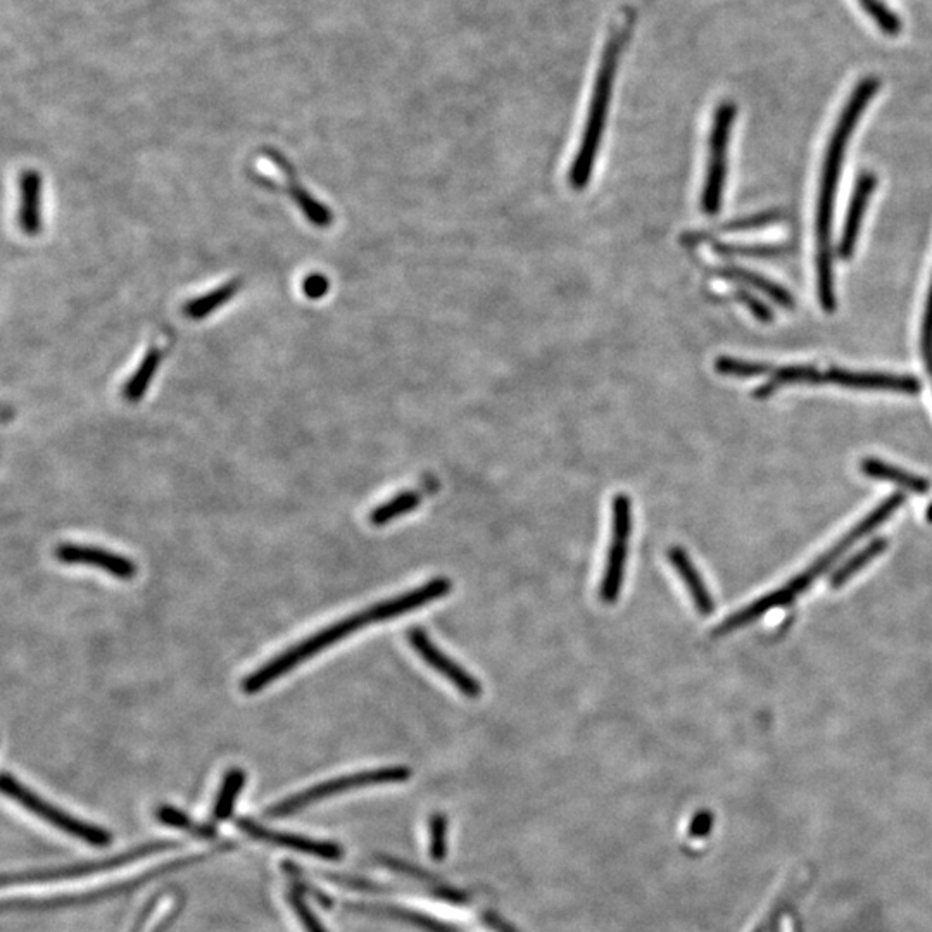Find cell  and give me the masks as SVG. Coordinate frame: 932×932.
I'll list each match as a JSON object with an SVG mask.
<instances>
[{
    "label": "cell",
    "mask_w": 932,
    "mask_h": 932,
    "mask_svg": "<svg viewBox=\"0 0 932 932\" xmlns=\"http://www.w3.org/2000/svg\"><path fill=\"white\" fill-rule=\"evenodd\" d=\"M877 89H879V82L874 78H867L858 85L839 118L836 130L832 133L831 144L825 156L824 171H822V180H820L819 209H817V268H819L820 304L824 306L827 313H831L836 308L834 277H832L831 225L839 171L843 166L844 152H846L851 133L855 130L870 99L876 95Z\"/></svg>",
    "instance_id": "cell-1"
},
{
    "label": "cell",
    "mask_w": 932,
    "mask_h": 932,
    "mask_svg": "<svg viewBox=\"0 0 932 932\" xmlns=\"http://www.w3.org/2000/svg\"><path fill=\"white\" fill-rule=\"evenodd\" d=\"M903 503H905V498H903L901 494H895V496H891V498L886 499V501H882V503L877 506L876 510L863 518L862 522L858 523L857 527H853L841 541L834 544V548H832L831 551H827L825 555L820 556L819 560L815 561L813 565H810L803 574L794 577L789 584L781 587V589L770 592V594L763 596V598L756 599L755 603H751L750 606H746L743 610L734 613L732 617L722 622V625L718 627L715 634H717V636H725V634H729L732 630L741 629L744 625L755 622L758 618L763 617L767 611L793 603L794 599L807 591L808 587L812 586L815 580L827 574L829 568H831L836 561L841 560L844 553H846L851 546H855V544H857L860 539L867 536L869 532L879 527L881 523L886 522Z\"/></svg>",
    "instance_id": "cell-2"
},
{
    "label": "cell",
    "mask_w": 932,
    "mask_h": 932,
    "mask_svg": "<svg viewBox=\"0 0 932 932\" xmlns=\"http://www.w3.org/2000/svg\"><path fill=\"white\" fill-rule=\"evenodd\" d=\"M630 32H632V18L624 19V23H618L613 28L606 42L603 56H601L591 106H589L586 126H584V135H582L579 151L575 154L574 163L570 166V173H568V182L574 190L586 189L592 177V170L596 166V158H598L599 147H601V140L605 133L606 118L610 111L618 61L624 52L625 45L629 42Z\"/></svg>",
    "instance_id": "cell-3"
},
{
    "label": "cell",
    "mask_w": 932,
    "mask_h": 932,
    "mask_svg": "<svg viewBox=\"0 0 932 932\" xmlns=\"http://www.w3.org/2000/svg\"><path fill=\"white\" fill-rule=\"evenodd\" d=\"M397 617H399V610H397L396 601L385 599L382 603L354 613L351 617L342 618L337 624L328 625L327 629L320 630L301 643H297L296 646L285 649L284 653L271 658L270 662L265 663L263 667L247 675L242 681V691L246 694L259 693L265 687L270 686L271 682L280 679L282 675L289 674L290 670H294L297 665L313 658L316 653H322L366 625L378 624V622Z\"/></svg>",
    "instance_id": "cell-4"
},
{
    "label": "cell",
    "mask_w": 932,
    "mask_h": 932,
    "mask_svg": "<svg viewBox=\"0 0 932 932\" xmlns=\"http://www.w3.org/2000/svg\"><path fill=\"white\" fill-rule=\"evenodd\" d=\"M411 770L408 767H384L377 770H363L356 774L342 775L332 781H325L322 784H316L311 788L304 789L301 793L294 794L290 798L271 805L266 810V817L277 819V817H289L294 813L301 812L303 808L308 807L311 803L325 800L335 794L351 791V789L366 788V786H378V784H396L410 779Z\"/></svg>",
    "instance_id": "cell-5"
},
{
    "label": "cell",
    "mask_w": 932,
    "mask_h": 932,
    "mask_svg": "<svg viewBox=\"0 0 932 932\" xmlns=\"http://www.w3.org/2000/svg\"><path fill=\"white\" fill-rule=\"evenodd\" d=\"M211 857L208 853H202V855H194V857L182 858V860H175V862L164 863L158 869L149 870L145 872L140 877H135L132 881L120 882V884H114V886H108V888L97 889V891H90L87 895H78V896H59V898H47V900H16V901H6L4 903V912H9V910H16V912H33V910H56V908H66V907H80V905H92V903H97L101 900H109V898H116V896L126 895V893H132L135 889L144 886L147 882L154 881L158 877L164 876V874H170V872H175V870L183 869L187 865H192V863L202 862L206 858Z\"/></svg>",
    "instance_id": "cell-6"
},
{
    "label": "cell",
    "mask_w": 932,
    "mask_h": 932,
    "mask_svg": "<svg viewBox=\"0 0 932 932\" xmlns=\"http://www.w3.org/2000/svg\"><path fill=\"white\" fill-rule=\"evenodd\" d=\"M734 118H736V106L732 102H722L713 116L705 189L701 196V209L708 216L717 215L722 208L725 177H727V149H729Z\"/></svg>",
    "instance_id": "cell-7"
},
{
    "label": "cell",
    "mask_w": 932,
    "mask_h": 932,
    "mask_svg": "<svg viewBox=\"0 0 932 932\" xmlns=\"http://www.w3.org/2000/svg\"><path fill=\"white\" fill-rule=\"evenodd\" d=\"M178 846H180V843H177V841H152V843L135 846L132 850L120 853L116 857L102 858V860H94V862L75 863L70 867H57V869L26 870V872H18L13 876L6 874L2 879V884L9 886V884H28V882L68 881V879H76V877L90 876L95 872L118 869V867L128 865V863L135 862V860H140V858L149 857V855L161 853V851L173 850Z\"/></svg>",
    "instance_id": "cell-8"
},
{
    "label": "cell",
    "mask_w": 932,
    "mask_h": 932,
    "mask_svg": "<svg viewBox=\"0 0 932 932\" xmlns=\"http://www.w3.org/2000/svg\"><path fill=\"white\" fill-rule=\"evenodd\" d=\"M2 791L9 798L18 801L19 805H23L28 812L35 813L40 819L47 820L49 824L70 834L73 838L82 839L85 843L94 844V846H106V844L113 843V836L108 831L95 825L85 824L82 820L75 819L51 803H47L33 791L25 788L18 779H14L13 775H2Z\"/></svg>",
    "instance_id": "cell-9"
},
{
    "label": "cell",
    "mask_w": 932,
    "mask_h": 932,
    "mask_svg": "<svg viewBox=\"0 0 932 932\" xmlns=\"http://www.w3.org/2000/svg\"><path fill=\"white\" fill-rule=\"evenodd\" d=\"M632 532L630 499L625 494L613 498V520H611V542L606 555L605 574L601 579L599 596L605 605H613L624 586L625 565L629 555V539Z\"/></svg>",
    "instance_id": "cell-10"
},
{
    "label": "cell",
    "mask_w": 932,
    "mask_h": 932,
    "mask_svg": "<svg viewBox=\"0 0 932 932\" xmlns=\"http://www.w3.org/2000/svg\"><path fill=\"white\" fill-rule=\"evenodd\" d=\"M406 637L411 648L415 649L416 653L422 656L423 662L434 668L437 674L444 675L466 698H479L482 694V684L472 674H468L460 663L453 662L444 651L437 648L422 627L408 630Z\"/></svg>",
    "instance_id": "cell-11"
},
{
    "label": "cell",
    "mask_w": 932,
    "mask_h": 932,
    "mask_svg": "<svg viewBox=\"0 0 932 932\" xmlns=\"http://www.w3.org/2000/svg\"><path fill=\"white\" fill-rule=\"evenodd\" d=\"M54 556L64 565H87V567L101 568L116 579L132 580L137 575V565L130 558L118 555L113 551L94 548V546H80V544H59Z\"/></svg>",
    "instance_id": "cell-12"
},
{
    "label": "cell",
    "mask_w": 932,
    "mask_h": 932,
    "mask_svg": "<svg viewBox=\"0 0 932 932\" xmlns=\"http://www.w3.org/2000/svg\"><path fill=\"white\" fill-rule=\"evenodd\" d=\"M237 827H239L240 831L246 832L247 836H251L252 839L282 846V848L297 851V853L323 858V860H339L342 857L341 846L330 843V841L304 838V836L289 834V832L271 831L268 827H263V825H259L258 822L251 819H237Z\"/></svg>",
    "instance_id": "cell-13"
},
{
    "label": "cell",
    "mask_w": 932,
    "mask_h": 932,
    "mask_svg": "<svg viewBox=\"0 0 932 932\" xmlns=\"http://www.w3.org/2000/svg\"><path fill=\"white\" fill-rule=\"evenodd\" d=\"M827 384L841 385L848 389L862 391H893L915 396L920 391L919 380L908 375H891V373L848 372L832 368L824 373Z\"/></svg>",
    "instance_id": "cell-14"
},
{
    "label": "cell",
    "mask_w": 932,
    "mask_h": 932,
    "mask_svg": "<svg viewBox=\"0 0 932 932\" xmlns=\"http://www.w3.org/2000/svg\"><path fill=\"white\" fill-rule=\"evenodd\" d=\"M876 185L877 178L872 173H867V171L858 178L857 187H855L850 208H848L846 223H844L841 242H839L838 256L844 261H848L853 256V251L857 247L858 233H860V227H862L863 215H865L870 196L876 190Z\"/></svg>",
    "instance_id": "cell-15"
},
{
    "label": "cell",
    "mask_w": 932,
    "mask_h": 932,
    "mask_svg": "<svg viewBox=\"0 0 932 932\" xmlns=\"http://www.w3.org/2000/svg\"><path fill=\"white\" fill-rule=\"evenodd\" d=\"M42 177L37 170H25L19 178V227L25 235L35 237L42 232Z\"/></svg>",
    "instance_id": "cell-16"
},
{
    "label": "cell",
    "mask_w": 932,
    "mask_h": 932,
    "mask_svg": "<svg viewBox=\"0 0 932 932\" xmlns=\"http://www.w3.org/2000/svg\"><path fill=\"white\" fill-rule=\"evenodd\" d=\"M271 161L277 164L280 170L284 171L285 178H287V192H289L294 202H296L299 209L303 211L304 216L308 218L309 223H313L315 227L327 228L334 223V213L330 209L322 204L320 201H316L315 197L309 194L308 190L304 189L301 183L297 182L296 171H294V166L287 161V159L278 154V152H270Z\"/></svg>",
    "instance_id": "cell-17"
},
{
    "label": "cell",
    "mask_w": 932,
    "mask_h": 932,
    "mask_svg": "<svg viewBox=\"0 0 932 932\" xmlns=\"http://www.w3.org/2000/svg\"><path fill=\"white\" fill-rule=\"evenodd\" d=\"M668 561L675 568V572L681 575L682 582L686 584L687 591L693 598L694 606L701 615H710L713 611V598L705 580L701 579L698 568L694 567L693 561L689 558L684 549L679 546L668 549Z\"/></svg>",
    "instance_id": "cell-18"
},
{
    "label": "cell",
    "mask_w": 932,
    "mask_h": 932,
    "mask_svg": "<svg viewBox=\"0 0 932 932\" xmlns=\"http://www.w3.org/2000/svg\"><path fill=\"white\" fill-rule=\"evenodd\" d=\"M164 358V349L152 344L147 353H145L139 368L133 372L132 377L128 378L125 387H123V397L128 403H139L140 399L145 396L152 380L158 373L159 365Z\"/></svg>",
    "instance_id": "cell-19"
},
{
    "label": "cell",
    "mask_w": 932,
    "mask_h": 932,
    "mask_svg": "<svg viewBox=\"0 0 932 932\" xmlns=\"http://www.w3.org/2000/svg\"><path fill=\"white\" fill-rule=\"evenodd\" d=\"M862 472L865 473L867 477H870V479L886 480V482L900 485L903 489L915 492V494H926V492L929 491V487H931V484H929L927 480L922 479V477H919V475L905 472V470H901V468L888 465V463H884V461L874 460V458L863 460Z\"/></svg>",
    "instance_id": "cell-20"
},
{
    "label": "cell",
    "mask_w": 932,
    "mask_h": 932,
    "mask_svg": "<svg viewBox=\"0 0 932 932\" xmlns=\"http://www.w3.org/2000/svg\"><path fill=\"white\" fill-rule=\"evenodd\" d=\"M717 275L718 277L727 278V280L739 282V284L750 285L753 289L762 290L763 294L772 297L775 303H779L781 306H786V308H793L794 306L793 297H791L788 290L782 289L781 285L774 284L769 278L760 277L756 273L737 268V266L720 268V270H717Z\"/></svg>",
    "instance_id": "cell-21"
},
{
    "label": "cell",
    "mask_w": 932,
    "mask_h": 932,
    "mask_svg": "<svg viewBox=\"0 0 932 932\" xmlns=\"http://www.w3.org/2000/svg\"><path fill=\"white\" fill-rule=\"evenodd\" d=\"M825 382L824 373H820L813 366H788L775 372L774 377L770 378L767 384L758 387L755 391L756 399H765L772 396L777 389L786 387V385L796 384H822Z\"/></svg>",
    "instance_id": "cell-22"
},
{
    "label": "cell",
    "mask_w": 932,
    "mask_h": 932,
    "mask_svg": "<svg viewBox=\"0 0 932 932\" xmlns=\"http://www.w3.org/2000/svg\"><path fill=\"white\" fill-rule=\"evenodd\" d=\"M240 280H232L218 289L211 290L208 294H202L197 299H192L183 306V313L189 316L190 320H202L206 316L213 315L216 309L225 306L237 292H239Z\"/></svg>",
    "instance_id": "cell-23"
},
{
    "label": "cell",
    "mask_w": 932,
    "mask_h": 932,
    "mask_svg": "<svg viewBox=\"0 0 932 932\" xmlns=\"http://www.w3.org/2000/svg\"><path fill=\"white\" fill-rule=\"evenodd\" d=\"M246 781L247 775L244 770L237 769V767L228 770L225 777H223L220 793H218V798L215 801V808H213V815H211L213 822H223V820L232 817L235 801L239 798L240 791L244 788Z\"/></svg>",
    "instance_id": "cell-24"
},
{
    "label": "cell",
    "mask_w": 932,
    "mask_h": 932,
    "mask_svg": "<svg viewBox=\"0 0 932 932\" xmlns=\"http://www.w3.org/2000/svg\"><path fill=\"white\" fill-rule=\"evenodd\" d=\"M422 503V496L416 491H404L397 494L394 498L378 504L377 508L370 513V523L375 527H384L397 517H403L406 513L416 510Z\"/></svg>",
    "instance_id": "cell-25"
},
{
    "label": "cell",
    "mask_w": 932,
    "mask_h": 932,
    "mask_svg": "<svg viewBox=\"0 0 932 932\" xmlns=\"http://www.w3.org/2000/svg\"><path fill=\"white\" fill-rule=\"evenodd\" d=\"M156 817H158L161 824L170 825V827H175V829H180V831L190 832V834H194L197 838H216V831L213 825L196 822V820L190 819L187 813L180 812V810H177L175 807H170V805H161V807L158 808V812H156Z\"/></svg>",
    "instance_id": "cell-26"
},
{
    "label": "cell",
    "mask_w": 932,
    "mask_h": 932,
    "mask_svg": "<svg viewBox=\"0 0 932 932\" xmlns=\"http://www.w3.org/2000/svg\"><path fill=\"white\" fill-rule=\"evenodd\" d=\"M884 549H886V541L877 539V541L870 542L867 548H863L858 555L846 561L843 567L839 568L838 572L832 575V587L843 586L844 582H848L853 575L857 574L860 568L865 567V565H867L869 561L874 560L877 555H881Z\"/></svg>",
    "instance_id": "cell-27"
},
{
    "label": "cell",
    "mask_w": 932,
    "mask_h": 932,
    "mask_svg": "<svg viewBox=\"0 0 932 932\" xmlns=\"http://www.w3.org/2000/svg\"><path fill=\"white\" fill-rule=\"evenodd\" d=\"M715 370L720 375H727V377H756V375L769 373L772 368L769 365H763V363H753V361L722 356V358L715 361Z\"/></svg>",
    "instance_id": "cell-28"
},
{
    "label": "cell",
    "mask_w": 932,
    "mask_h": 932,
    "mask_svg": "<svg viewBox=\"0 0 932 932\" xmlns=\"http://www.w3.org/2000/svg\"><path fill=\"white\" fill-rule=\"evenodd\" d=\"M715 251L724 256H743V258H775L788 252V246H731L715 244Z\"/></svg>",
    "instance_id": "cell-29"
},
{
    "label": "cell",
    "mask_w": 932,
    "mask_h": 932,
    "mask_svg": "<svg viewBox=\"0 0 932 932\" xmlns=\"http://www.w3.org/2000/svg\"><path fill=\"white\" fill-rule=\"evenodd\" d=\"M289 903L294 908L297 917L301 920V924L306 927L308 932H328L325 927H323L322 922L316 919V915L313 914V910L308 907V903L304 900L303 895L297 891V889H292L289 893Z\"/></svg>",
    "instance_id": "cell-30"
},
{
    "label": "cell",
    "mask_w": 932,
    "mask_h": 932,
    "mask_svg": "<svg viewBox=\"0 0 932 932\" xmlns=\"http://www.w3.org/2000/svg\"><path fill=\"white\" fill-rule=\"evenodd\" d=\"M781 220L782 215L775 213V211H769V213H762V215L731 221V223L725 225L724 230L725 232H746V230H756V228L767 227V225H772V223H777V221Z\"/></svg>",
    "instance_id": "cell-31"
},
{
    "label": "cell",
    "mask_w": 932,
    "mask_h": 932,
    "mask_svg": "<svg viewBox=\"0 0 932 932\" xmlns=\"http://www.w3.org/2000/svg\"><path fill=\"white\" fill-rule=\"evenodd\" d=\"M920 347H922V356L926 359L927 368L932 372V282L927 296L926 313L922 320V332H920Z\"/></svg>",
    "instance_id": "cell-32"
},
{
    "label": "cell",
    "mask_w": 932,
    "mask_h": 932,
    "mask_svg": "<svg viewBox=\"0 0 932 932\" xmlns=\"http://www.w3.org/2000/svg\"><path fill=\"white\" fill-rule=\"evenodd\" d=\"M446 829H448V824H446V817L444 815H435L432 819V825H430V834H432V839H430V853L435 860H441L446 855Z\"/></svg>",
    "instance_id": "cell-33"
},
{
    "label": "cell",
    "mask_w": 932,
    "mask_h": 932,
    "mask_svg": "<svg viewBox=\"0 0 932 932\" xmlns=\"http://www.w3.org/2000/svg\"><path fill=\"white\" fill-rule=\"evenodd\" d=\"M736 299L739 303H743L744 306H748V309H750L751 313H753L758 320H762V322H770V320H772V313H770L769 308H767L760 299H756V297L751 296L748 292H744V290H737Z\"/></svg>",
    "instance_id": "cell-34"
},
{
    "label": "cell",
    "mask_w": 932,
    "mask_h": 932,
    "mask_svg": "<svg viewBox=\"0 0 932 932\" xmlns=\"http://www.w3.org/2000/svg\"><path fill=\"white\" fill-rule=\"evenodd\" d=\"M328 287V280L323 275H311L304 280L303 290L309 299H320L327 294Z\"/></svg>",
    "instance_id": "cell-35"
},
{
    "label": "cell",
    "mask_w": 932,
    "mask_h": 932,
    "mask_svg": "<svg viewBox=\"0 0 932 932\" xmlns=\"http://www.w3.org/2000/svg\"><path fill=\"white\" fill-rule=\"evenodd\" d=\"M712 813L710 812H699L696 817L693 819V824L689 827V834L693 838H703L706 836L710 829H712Z\"/></svg>",
    "instance_id": "cell-36"
},
{
    "label": "cell",
    "mask_w": 932,
    "mask_h": 932,
    "mask_svg": "<svg viewBox=\"0 0 932 932\" xmlns=\"http://www.w3.org/2000/svg\"><path fill=\"white\" fill-rule=\"evenodd\" d=\"M487 922H489V926H491L492 929H496L498 932H517L513 927L508 926L504 920L496 917V915H489Z\"/></svg>",
    "instance_id": "cell-37"
},
{
    "label": "cell",
    "mask_w": 932,
    "mask_h": 932,
    "mask_svg": "<svg viewBox=\"0 0 932 932\" xmlns=\"http://www.w3.org/2000/svg\"><path fill=\"white\" fill-rule=\"evenodd\" d=\"M180 910H182V905H180V907L175 908V910H173V912H171V914L168 915L166 919L161 920V922H159V926L156 927V929H154V931L152 932L168 931V927H170L171 924H173V920H175V917H177V915L180 914Z\"/></svg>",
    "instance_id": "cell-38"
},
{
    "label": "cell",
    "mask_w": 932,
    "mask_h": 932,
    "mask_svg": "<svg viewBox=\"0 0 932 932\" xmlns=\"http://www.w3.org/2000/svg\"><path fill=\"white\" fill-rule=\"evenodd\" d=\"M927 518H929V522H932V504L929 506V510H927Z\"/></svg>",
    "instance_id": "cell-39"
}]
</instances>
